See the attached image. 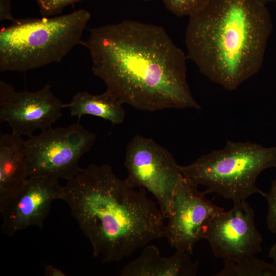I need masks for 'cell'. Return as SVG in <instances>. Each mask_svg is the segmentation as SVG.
Returning <instances> with one entry per match:
<instances>
[{"instance_id": "5", "label": "cell", "mask_w": 276, "mask_h": 276, "mask_svg": "<svg viewBox=\"0 0 276 276\" xmlns=\"http://www.w3.org/2000/svg\"><path fill=\"white\" fill-rule=\"evenodd\" d=\"M271 167H276L275 147L233 141L188 165L179 166L184 178L197 187H207L206 194L216 193L234 203L255 194L264 197L256 181L260 173Z\"/></svg>"}, {"instance_id": "10", "label": "cell", "mask_w": 276, "mask_h": 276, "mask_svg": "<svg viewBox=\"0 0 276 276\" xmlns=\"http://www.w3.org/2000/svg\"><path fill=\"white\" fill-rule=\"evenodd\" d=\"M0 121L12 132L29 137L36 130L47 129L62 116L64 104L52 91L50 84L35 91H15L9 84L0 81Z\"/></svg>"}, {"instance_id": "18", "label": "cell", "mask_w": 276, "mask_h": 276, "mask_svg": "<svg viewBox=\"0 0 276 276\" xmlns=\"http://www.w3.org/2000/svg\"><path fill=\"white\" fill-rule=\"evenodd\" d=\"M264 197L268 203L267 225L271 232L276 234V179L272 181L270 190Z\"/></svg>"}, {"instance_id": "7", "label": "cell", "mask_w": 276, "mask_h": 276, "mask_svg": "<svg viewBox=\"0 0 276 276\" xmlns=\"http://www.w3.org/2000/svg\"><path fill=\"white\" fill-rule=\"evenodd\" d=\"M124 164L128 184L150 192L167 218L182 177L173 155L152 139L137 134L127 146Z\"/></svg>"}, {"instance_id": "8", "label": "cell", "mask_w": 276, "mask_h": 276, "mask_svg": "<svg viewBox=\"0 0 276 276\" xmlns=\"http://www.w3.org/2000/svg\"><path fill=\"white\" fill-rule=\"evenodd\" d=\"M202 238L215 256L224 260L238 261L262 250L263 239L256 226L254 211L245 200L212 218Z\"/></svg>"}, {"instance_id": "12", "label": "cell", "mask_w": 276, "mask_h": 276, "mask_svg": "<svg viewBox=\"0 0 276 276\" xmlns=\"http://www.w3.org/2000/svg\"><path fill=\"white\" fill-rule=\"evenodd\" d=\"M189 253L175 250L168 257L160 256L158 248L146 245L140 256L122 269L121 276H194L198 270V261L194 262Z\"/></svg>"}, {"instance_id": "22", "label": "cell", "mask_w": 276, "mask_h": 276, "mask_svg": "<svg viewBox=\"0 0 276 276\" xmlns=\"http://www.w3.org/2000/svg\"><path fill=\"white\" fill-rule=\"evenodd\" d=\"M258 1L265 5L270 2H275L276 3V0H258Z\"/></svg>"}, {"instance_id": "1", "label": "cell", "mask_w": 276, "mask_h": 276, "mask_svg": "<svg viewBox=\"0 0 276 276\" xmlns=\"http://www.w3.org/2000/svg\"><path fill=\"white\" fill-rule=\"evenodd\" d=\"M81 44L93 73L123 103L140 110L194 108L187 79V57L165 29L126 20L89 29Z\"/></svg>"}, {"instance_id": "4", "label": "cell", "mask_w": 276, "mask_h": 276, "mask_svg": "<svg viewBox=\"0 0 276 276\" xmlns=\"http://www.w3.org/2000/svg\"><path fill=\"white\" fill-rule=\"evenodd\" d=\"M91 14L80 9L62 15L14 19L0 31V71L26 72L60 62L80 44Z\"/></svg>"}, {"instance_id": "21", "label": "cell", "mask_w": 276, "mask_h": 276, "mask_svg": "<svg viewBox=\"0 0 276 276\" xmlns=\"http://www.w3.org/2000/svg\"><path fill=\"white\" fill-rule=\"evenodd\" d=\"M268 256L273 261V262L276 264V243H275L270 248Z\"/></svg>"}, {"instance_id": "17", "label": "cell", "mask_w": 276, "mask_h": 276, "mask_svg": "<svg viewBox=\"0 0 276 276\" xmlns=\"http://www.w3.org/2000/svg\"><path fill=\"white\" fill-rule=\"evenodd\" d=\"M81 0H36L39 12L44 17L54 16L60 14L67 6Z\"/></svg>"}, {"instance_id": "13", "label": "cell", "mask_w": 276, "mask_h": 276, "mask_svg": "<svg viewBox=\"0 0 276 276\" xmlns=\"http://www.w3.org/2000/svg\"><path fill=\"white\" fill-rule=\"evenodd\" d=\"M25 141L13 133L0 136V208L28 178Z\"/></svg>"}, {"instance_id": "3", "label": "cell", "mask_w": 276, "mask_h": 276, "mask_svg": "<svg viewBox=\"0 0 276 276\" xmlns=\"http://www.w3.org/2000/svg\"><path fill=\"white\" fill-rule=\"evenodd\" d=\"M188 58L212 81L232 91L261 68L272 30L258 0H213L190 15Z\"/></svg>"}, {"instance_id": "19", "label": "cell", "mask_w": 276, "mask_h": 276, "mask_svg": "<svg viewBox=\"0 0 276 276\" xmlns=\"http://www.w3.org/2000/svg\"><path fill=\"white\" fill-rule=\"evenodd\" d=\"M14 18L11 13L10 0H0V20H9L13 21Z\"/></svg>"}, {"instance_id": "23", "label": "cell", "mask_w": 276, "mask_h": 276, "mask_svg": "<svg viewBox=\"0 0 276 276\" xmlns=\"http://www.w3.org/2000/svg\"><path fill=\"white\" fill-rule=\"evenodd\" d=\"M142 1H146V2H147V1H151V0H142Z\"/></svg>"}, {"instance_id": "15", "label": "cell", "mask_w": 276, "mask_h": 276, "mask_svg": "<svg viewBox=\"0 0 276 276\" xmlns=\"http://www.w3.org/2000/svg\"><path fill=\"white\" fill-rule=\"evenodd\" d=\"M215 276H276V264L269 263L255 255L238 261L224 260L223 269Z\"/></svg>"}, {"instance_id": "11", "label": "cell", "mask_w": 276, "mask_h": 276, "mask_svg": "<svg viewBox=\"0 0 276 276\" xmlns=\"http://www.w3.org/2000/svg\"><path fill=\"white\" fill-rule=\"evenodd\" d=\"M64 186L58 179L28 177L20 188L0 208L1 231L9 237L31 226L43 229L52 202L62 199Z\"/></svg>"}, {"instance_id": "9", "label": "cell", "mask_w": 276, "mask_h": 276, "mask_svg": "<svg viewBox=\"0 0 276 276\" xmlns=\"http://www.w3.org/2000/svg\"><path fill=\"white\" fill-rule=\"evenodd\" d=\"M200 192L197 186L182 176L176 188L167 218L164 237L172 248L192 254L196 242L202 239L204 228L215 215L224 211Z\"/></svg>"}, {"instance_id": "20", "label": "cell", "mask_w": 276, "mask_h": 276, "mask_svg": "<svg viewBox=\"0 0 276 276\" xmlns=\"http://www.w3.org/2000/svg\"><path fill=\"white\" fill-rule=\"evenodd\" d=\"M44 275L45 276H65L66 274L60 269L52 265L45 266Z\"/></svg>"}, {"instance_id": "2", "label": "cell", "mask_w": 276, "mask_h": 276, "mask_svg": "<svg viewBox=\"0 0 276 276\" xmlns=\"http://www.w3.org/2000/svg\"><path fill=\"white\" fill-rule=\"evenodd\" d=\"M62 200L89 240L95 257L119 262L164 237L165 217L145 189L137 191L108 164H91L67 180Z\"/></svg>"}, {"instance_id": "6", "label": "cell", "mask_w": 276, "mask_h": 276, "mask_svg": "<svg viewBox=\"0 0 276 276\" xmlns=\"http://www.w3.org/2000/svg\"><path fill=\"white\" fill-rule=\"evenodd\" d=\"M97 135L78 122L50 127L25 141L28 178L47 177L68 180L81 169L79 162L94 144Z\"/></svg>"}, {"instance_id": "14", "label": "cell", "mask_w": 276, "mask_h": 276, "mask_svg": "<svg viewBox=\"0 0 276 276\" xmlns=\"http://www.w3.org/2000/svg\"><path fill=\"white\" fill-rule=\"evenodd\" d=\"M123 104L115 95L106 89L99 95L79 92L73 96L70 103L64 104V107H68L71 116H77L78 121L82 116L89 114L118 125L125 119Z\"/></svg>"}, {"instance_id": "16", "label": "cell", "mask_w": 276, "mask_h": 276, "mask_svg": "<svg viewBox=\"0 0 276 276\" xmlns=\"http://www.w3.org/2000/svg\"><path fill=\"white\" fill-rule=\"evenodd\" d=\"M213 0H163L166 8L178 16L192 15Z\"/></svg>"}]
</instances>
